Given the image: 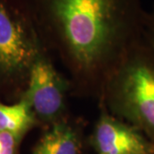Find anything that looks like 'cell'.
I'll return each instance as SVG.
<instances>
[{
  "label": "cell",
  "mask_w": 154,
  "mask_h": 154,
  "mask_svg": "<svg viewBox=\"0 0 154 154\" xmlns=\"http://www.w3.org/2000/svg\"><path fill=\"white\" fill-rule=\"evenodd\" d=\"M48 53L26 0H0V83L25 92L34 63Z\"/></svg>",
  "instance_id": "3957f363"
},
{
  "label": "cell",
  "mask_w": 154,
  "mask_h": 154,
  "mask_svg": "<svg viewBox=\"0 0 154 154\" xmlns=\"http://www.w3.org/2000/svg\"><path fill=\"white\" fill-rule=\"evenodd\" d=\"M97 154H154V144L132 125L103 111L94 127Z\"/></svg>",
  "instance_id": "5b68a950"
},
{
  "label": "cell",
  "mask_w": 154,
  "mask_h": 154,
  "mask_svg": "<svg viewBox=\"0 0 154 154\" xmlns=\"http://www.w3.org/2000/svg\"><path fill=\"white\" fill-rule=\"evenodd\" d=\"M78 125L66 117L48 126L32 154H81L82 142Z\"/></svg>",
  "instance_id": "8992f818"
},
{
  "label": "cell",
  "mask_w": 154,
  "mask_h": 154,
  "mask_svg": "<svg viewBox=\"0 0 154 154\" xmlns=\"http://www.w3.org/2000/svg\"><path fill=\"white\" fill-rule=\"evenodd\" d=\"M49 55L69 75L70 90L100 99L105 84L141 37V0H26Z\"/></svg>",
  "instance_id": "6da1fadb"
},
{
  "label": "cell",
  "mask_w": 154,
  "mask_h": 154,
  "mask_svg": "<svg viewBox=\"0 0 154 154\" xmlns=\"http://www.w3.org/2000/svg\"><path fill=\"white\" fill-rule=\"evenodd\" d=\"M141 38L154 51V8L145 12Z\"/></svg>",
  "instance_id": "9c48e42d"
},
{
  "label": "cell",
  "mask_w": 154,
  "mask_h": 154,
  "mask_svg": "<svg viewBox=\"0 0 154 154\" xmlns=\"http://www.w3.org/2000/svg\"><path fill=\"white\" fill-rule=\"evenodd\" d=\"M38 124V119L25 97L22 96L14 105L0 103V132L11 133L22 139Z\"/></svg>",
  "instance_id": "52a82bcc"
},
{
  "label": "cell",
  "mask_w": 154,
  "mask_h": 154,
  "mask_svg": "<svg viewBox=\"0 0 154 154\" xmlns=\"http://www.w3.org/2000/svg\"><path fill=\"white\" fill-rule=\"evenodd\" d=\"M99 101L154 144V51L141 37L110 75Z\"/></svg>",
  "instance_id": "7a4b0ae2"
},
{
  "label": "cell",
  "mask_w": 154,
  "mask_h": 154,
  "mask_svg": "<svg viewBox=\"0 0 154 154\" xmlns=\"http://www.w3.org/2000/svg\"><path fill=\"white\" fill-rule=\"evenodd\" d=\"M21 140L11 133L0 132V154H17Z\"/></svg>",
  "instance_id": "ba28073f"
},
{
  "label": "cell",
  "mask_w": 154,
  "mask_h": 154,
  "mask_svg": "<svg viewBox=\"0 0 154 154\" xmlns=\"http://www.w3.org/2000/svg\"><path fill=\"white\" fill-rule=\"evenodd\" d=\"M69 90V80L57 70L49 53H45L34 63L22 96L28 99L38 122L50 126L65 117Z\"/></svg>",
  "instance_id": "277c9868"
}]
</instances>
